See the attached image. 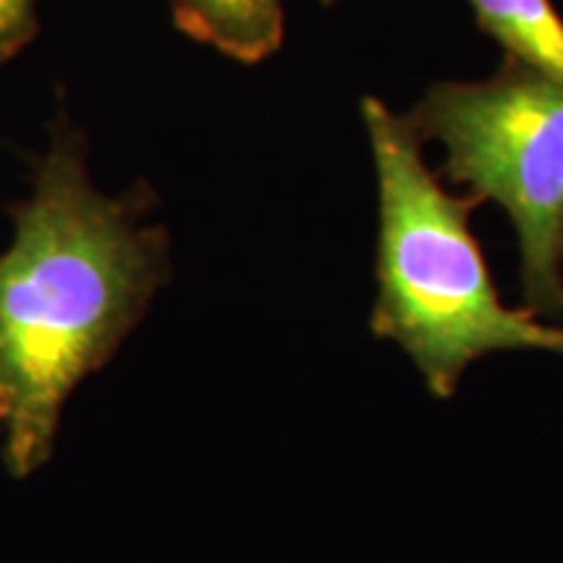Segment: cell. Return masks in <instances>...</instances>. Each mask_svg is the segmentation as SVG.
Returning a JSON list of instances; mask_svg holds the SVG:
<instances>
[{
  "instance_id": "cell-1",
  "label": "cell",
  "mask_w": 563,
  "mask_h": 563,
  "mask_svg": "<svg viewBox=\"0 0 563 563\" xmlns=\"http://www.w3.org/2000/svg\"><path fill=\"white\" fill-rule=\"evenodd\" d=\"M141 196H104L84 141L55 125L0 253V460L16 481L53 456L63 407L115 355L170 274Z\"/></svg>"
},
{
  "instance_id": "cell-5",
  "label": "cell",
  "mask_w": 563,
  "mask_h": 563,
  "mask_svg": "<svg viewBox=\"0 0 563 563\" xmlns=\"http://www.w3.org/2000/svg\"><path fill=\"white\" fill-rule=\"evenodd\" d=\"M506 55L563 81V19L551 0H467Z\"/></svg>"
},
{
  "instance_id": "cell-3",
  "label": "cell",
  "mask_w": 563,
  "mask_h": 563,
  "mask_svg": "<svg viewBox=\"0 0 563 563\" xmlns=\"http://www.w3.org/2000/svg\"><path fill=\"white\" fill-rule=\"evenodd\" d=\"M407 121L439 141L452 180L511 217L525 292L540 311L563 306V81L506 55L483 81L433 84Z\"/></svg>"
},
{
  "instance_id": "cell-6",
  "label": "cell",
  "mask_w": 563,
  "mask_h": 563,
  "mask_svg": "<svg viewBox=\"0 0 563 563\" xmlns=\"http://www.w3.org/2000/svg\"><path fill=\"white\" fill-rule=\"evenodd\" d=\"M37 32V0H0V63L16 55Z\"/></svg>"
},
{
  "instance_id": "cell-2",
  "label": "cell",
  "mask_w": 563,
  "mask_h": 563,
  "mask_svg": "<svg viewBox=\"0 0 563 563\" xmlns=\"http://www.w3.org/2000/svg\"><path fill=\"white\" fill-rule=\"evenodd\" d=\"M361 112L378 180L373 334L399 344L441 399L493 352H563V329L498 298L470 230L477 199L452 196L435 180L407 115L378 97H365Z\"/></svg>"
},
{
  "instance_id": "cell-4",
  "label": "cell",
  "mask_w": 563,
  "mask_h": 563,
  "mask_svg": "<svg viewBox=\"0 0 563 563\" xmlns=\"http://www.w3.org/2000/svg\"><path fill=\"white\" fill-rule=\"evenodd\" d=\"M175 24L188 37L241 63H262L285 37L282 0H173Z\"/></svg>"
}]
</instances>
